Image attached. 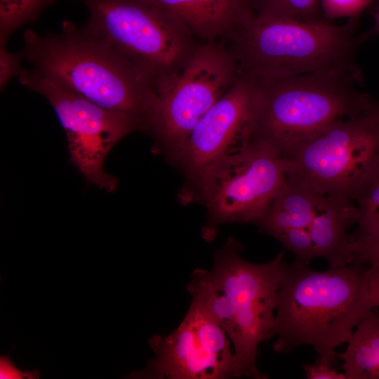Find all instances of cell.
<instances>
[{
	"instance_id": "obj_20",
	"label": "cell",
	"mask_w": 379,
	"mask_h": 379,
	"mask_svg": "<svg viewBox=\"0 0 379 379\" xmlns=\"http://www.w3.org/2000/svg\"><path fill=\"white\" fill-rule=\"evenodd\" d=\"M274 238L278 239L288 251L295 256V261L309 265L310 261L317 257L308 229L287 230Z\"/></svg>"
},
{
	"instance_id": "obj_9",
	"label": "cell",
	"mask_w": 379,
	"mask_h": 379,
	"mask_svg": "<svg viewBox=\"0 0 379 379\" xmlns=\"http://www.w3.org/2000/svg\"><path fill=\"white\" fill-rule=\"evenodd\" d=\"M239 74L225 42L199 44L184 68L157 90L158 112L149 132L155 140L154 150L166 158L178 150Z\"/></svg>"
},
{
	"instance_id": "obj_23",
	"label": "cell",
	"mask_w": 379,
	"mask_h": 379,
	"mask_svg": "<svg viewBox=\"0 0 379 379\" xmlns=\"http://www.w3.org/2000/svg\"><path fill=\"white\" fill-rule=\"evenodd\" d=\"M333 361L319 357L315 363L303 365L306 378L308 379H347L343 372L339 373L332 366Z\"/></svg>"
},
{
	"instance_id": "obj_26",
	"label": "cell",
	"mask_w": 379,
	"mask_h": 379,
	"mask_svg": "<svg viewBox=\"0 0 379 379\" xmlns=\"http://www.w3.org/2000/svg\"><path fill=\"white\" fill-rule=\"evenodd\" d=\"M363 34L367 39H369L371 36H373L374 35H379V9L375 15L374 23L373 27L366 32L363 33Z\"/></svg>"
},
{
	"instance_id": "obj_14",
	"label": "cell",
	"mask_w": 379,
	"mask_h": 379,
	"mask_svg": "<svg viewBox=\"0 0 379 379\" xmlns=\"http://www.w3.org/2000/svg\"><path fill=\"white\" fill-rule=\"evenodd\" d=\"M359 220L356 203L340 197L321 195L308 231L317 256L327 260L330 267L352 262V241L347 230Z\"/></svg>"
},
{
	"instance_id": "obj_7",
	"label": "cell",
	"mask_w": 379,
	"mask_h": 379,
	"mask_svg": "<svg viewBox=\"0 0 379 379\" xmlns=\"http://www.w3.org/2000/svg\"><path fill=\"white\" fill-rule=\"evenodd\" d=\"M86 27L127 57L157 90L174 78L199 43L173 15L149 0H79Z\"/></svg>"
},
{
	"instance_id": "obj_22",
	"label": "cell",
	"mask_w": 379,
	"mask_h": 379,
	"mask_svg": "<svg viewBox=\"0 0 379 379\" xmlns=\"http://www.w3.org/2000/svg\"><path fill=\"white\" fill-rule=\"evenodd\" d=\"M22 59L21 53L13 54L8 52L5 47L0 48V84L1 89L13 77H20L22 74L25 69L21 66Z\"/></svg>"
},
{
	"instance_id": "obj_10",
	"label": "cell",
	"mask_w": 379,
	"mask_h": 379,
	"mask_svg": "<svg viewBox=\"0 0 379 379\" xmlns=\"http://www.w3.org/2000/svg\"><path fill=\"white\" fill-rule=\"evenodd\" d=\"M19 80L46 98L54 109L67 136L70 161L86 182L105 192H114L118 180L105 171V159L128 134L147 132L145 124L130 114L94 104L26 69Z\"/></svg>"
},
{
	"instance_id": "obj_17",
	"label": "cell",
	"mask_w": 379,
	"mask_h": 379,
	"mask_svg": "<svg viewBox=\"0 0 379 379\" xmlns=\"http://www.w3.org/2000/svg\"><path fill=\"white\" fill-rule=\"evenodd\" d=\"M55 0H0V47L25 23L36 20Z\"/></svg>"
},
{
	"instance_id": "obj_13",
	"label": "cell",
	"mask_w": 379,
	"mask_h": 379,
	"mask_svg": "<svg viewBox=\"0 0 379 379\" xmlns=\"http://www.w3.org/2000/svg\"><path fill=\"white\" fill-rule=\"evenodd\" d=\"M202 41H228L257 15L255 0H149Z\"/></svg>"
},
{
	"instance_id": "obj_16",
	"label": "cell",
	"mask_w": 379,
	"mask_h": 379,
	"mask_svg": "<svg viewBox=\"0 0 379 379\" xmlns=\"http://www.w3.org/2000/svg\"><path fill=\"white\" fill-rule=\"evenodd\" d=\"M347 343L339 354L347 379H379V314L369 312Z\"/></svg>"
},
{
	"instance_id": "obj_12",
	"label": "cell",
	"mask_w": 379,
	"mask_h": 379,
	"mask_svg": "<svg viewBox=\"0 0 379 379\" xmlns=\"http://www.w3.org/2000/svg\"><path fill=\"white\" fill-rule=\"evenodd\" d=\"M255 109V82L240 74L168 160L188 178L215 161L242 149L253 138Z\"/></svg>"
},
{
	"instance_id": "obj_6",
	"label": "cell",
	"mask_w": 379,
	"mask_h": 379,
	"mask_svg": "<svg viewBox=\"0 0 379 379\" xmlns=\"http://www.w3.org/2000/svg\"><path fill=\"white\" fill-rule=\"evenodd\" d=\"M286 178L284 159L255 140L188 178L183 201L206 209L203 237L212 240L225 223L258 224Z\"/></svg>"
},
{
	"instance_id": "obj_19",
	"label": "cell",
	"mask_w": 379,
	"mask_h": 379,
	"mask_svg": "<svg viewBox=\"0 0 379 379\" xmlns=\"http://www.w3.org/2000/svg\"><path fill=\"white\" fill-rule=\"evenodd\" d=\"M352 239V262L379 267V224L350 233Z\"/></svg>"
},
{
	"instance_id": "obj_3",
	"label": "cell",
	"mask_w": 379,
	"mask_h": 379,
	"mask_svg": "<svg viewBox=\"0 0 379 379\" xmlns=\"http://www.w3.org/2000/svg\"><path fill=\"white\" fill-rule=\"evenodd\" d=\"M368 265L357 262L316 271L297 261L281 282L271 338L273 349L288 353L310 345L319 357L333 361L335 349L347 343L371 310Z\"/></svg>"
},
{
	"instance_id": "obj_11",
	"label": "cell",
	"mask_w": 379,
	"mask_h": 379,
	"mask_svg": "<svg viewBox=\"0 0 379 379\" xmlns=\"http://www.w3.org/2000/svg\"><path fill=\"white\" fill-rule=\"evenodd\" d=\"M154 355L144 370L128 378L225 379L234 378L232 345L221 325L191 302L178 326L166 335H154Z\"/></svg>"
},
{
	"instance_id": "obj_24",
	"label": "cell",
	"mask_w": 379,
	"mask_h": 379,
	"mask_svg": "<svg viewBox=\"0 0 379 379\" xmlns=\"http://www.w3.org/2000/svg\"><path fill=\"white\" fill-rule=\"evenodd\" d=\"M40 373L38 371L23 372L18 369L10 359L5 356L0 358V378L1 379H21L39 378Z\"/></svg>"
},
{
	"instance_id": "obj_1",
	"label": "cell",
	"mask_w": 379,
	"mask_h": 379,
	"mask_svg": "<svg viewBox=\"0 0 379 379\" xmlns=\"http://www.w3.org/2000/svg\"><path fill=\"white\" fill-rule=\"evenodd\" d=\"M20 53L31 74L46 79L109 110L133 116L149 132L158 112L157 90L132 62L86 27L62 23L56 34L24 33Z\"/></svg>"
},
{
	"instance_id": "obj_15",
	"label": "cell",
	"mask_w": 379,
	"mask_h": 379,
	"mask_svg": "<svg viewBox=\"0 0 379 379\" xmlns=\"http://www.w3.org/2000/svg\"><path fill=\"white\" fill-rule=\"evenodd\" d=\"M322 194L286 176L265 215L258 224L260 230L275 237L290 229H308Z\"/></svg>"
},
{
	"instance_id": "obj_5",
	"label": "cell",
	"mask_w": 379,
	"mask_h": 379,
	"mask_svg": "<svg viewBox=\"0 0 379 379\" xmlns=\"http://www.w3.org/2000/svg\"><path fill=\"white\" fill-rule=\"evenodd\" d=\"M255 109L252 140L282 158L332 124L368 109L374 102L358 91L354 78L306 74L254 81Z\"/></svg>"
},
{
	"instance_id": "obj_25",
	"label": "cell",
	"mask_w": 379,
	"mask_h": 379,
	"mask_svg": "<svg viewBox=\"0 0 379 379\" xmlns=\"http://www.w3.org/2000/svg\"><path fill=\"white\" fill-rule=\"evenodd\" d=\"M369 295L374 308L379 307V267L368 265Z\"/></svg>"
},
{
	"instance_id": "obj_27",
	"label": "cell",
	"mask_w": 379,
	"mask_h": 379,
	"mask_svg": "<svg viewBox=\"0 0 379 379\" xmlns=\"http://www.w3.org/2000/svg\"><path fill=\"white\" fill-rule=\"evenodd\" d=\"M377 105H378V107H379V102H377Z\"/></svg>"
},
{
	"instance_id": "obj_18",
	"label": "cell",
	"mask_w": 379,
	"mask_h": 379,
	"mask_svg": "<svg viewBox=\"0 0 379 379\" xmlns=\"http://www.w3.org/2000/svg\"><path fill=\"white\" fill-rule=\"evenodd\" d=\"M256 13L305 20H327L323 15L320 0H255ZM329 21V20H328Z\"/></svg>"
},
{
	"instance_id": "obj_4",
	"label": "cell",
	"mask_w": 379,
	"mask_h": 379,
	"mask_svg": "<svg viewBox=\"0 0 379 379\" xmlns=\"http://www.w3.org/2000/svg\"><path fill=\"white\" fill-rule=\"evenodd\" d=\"M366 40L357 33L353 19L337 25L328 20L257 14L227 46L240 74L253 81L333 74L361 84L356 54Z\"/></svg>"
},
{
	"instance_id": "obj_8",
	"label": "cell",
	"mask_w": 379,
	"mask_h": 379,
	"mask_svg": "<svg viewBox=\"0 0 379 379\" xmlns=\"http://www.w3.org/2000/svg\"><path fill=\"white\" fill-rule=\"evenodd\" d=\"M286 176L314 192L355 202L379 172V107L342 119L283 157Z\"/></svg>"
},
{
	"instance_id": "obj_21",
	"label": "cell",
	"mask_w": 379,
	"mask_h": 379,
	"mask_svg": "<svg viewBox=\"0 0 379 379\" xmlns=\"http://www.w3.org/2000/svg\"><path fill=\"white\" fill-rule=\"evenodd\" d=\"M371 0H320L324 17L327 20L338 18L356 20Z\"/></svg>"
},
{
	"instance_id": "obj_2",
	"label": "cell",
	"mask_w": 379,
	"mask_h": 379,
	"mask_svg": "<svg viewBox=\"0 0 379 379\" xmlns=\"http://www.w3.org/2000/svg\"><path fill=\"white\" fill-rule=\"evenodd\" d=\"M241 244L229 237L209 270L196 269L187 288L192 302L214 318L231 341L234 376L265 379L257 366L259 345L271 339L278 294L289 265L284 253L256 264L241 255Z\"/></svg>"
}]
</instances>
